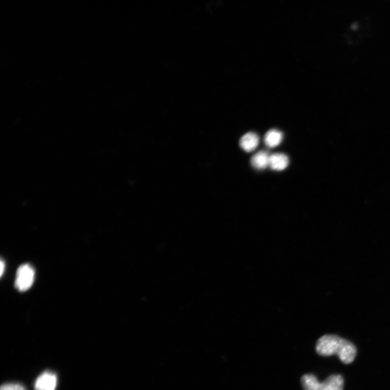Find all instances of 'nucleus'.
<instances>
[{"label": "nucleus", "instance_id": "423d86ee", "mask_svg": "<svg viewBox=\"0 0 390 390\" xmlns=\"http://www.w3.org/2000/svg\"><path fill=\"white\" fill-rule=\"evenodd\" d=\"M289 159L284 154L278 153L270 156L269 166L272 170L282 171L288 167Z\"/></svg>", "mask_w": 390, "mask_h": 390}, {"label": "nucleus", "instance_id": "7ed1b4c3", "mask_svg": "<svg viewBox=\"0 0 390 390\" xmlns=\"http://www.w3.org/2000/svg\"><path fill=\"white\" fill-rule=\"evenodd\" d=\"M35 279V271L29 264H24L19 266L16 272L15 287L20 292L28 290L34 284Z\"/></svg>", "mask_w": 390, "mask_h": 390}, {"label": "nucleus", "instance_id": "1a4fd4ad", "mask_svg": "<svg viewBox=\"0 0 390 390\" xmlns=\"http://www.w3.org/2000/svg\"><path fill=\"white\" fill-rule=\"evenodd\" d=\"M0 390H26V389L19 384L8 383L2 385Z\"/></svg>", "mask_w": 390, "mask_h": 390}, {"label": "nucleus", "instance_id": "20e7f679", "mask_svg": "<svg viewBox=\"0 0 390 390\" xmlns=\"http://www.w3.org/2000/svg\"><path fill=\"white\" fill-rule=\"evenodd\" d=\"M56 375L50 372H45L38 377L34 384L35 390H55L56 386Z\"/></svg>", "mask_w": 390, "mask_h": 390}, {"label": "nucleus", "instance_id": "f257e3e1", "mask_svg": "<svg viewBox=\"0 0 390 390\" xmlns=\"http://www.w3.org/2000/svg\"><path fill=\"white\" fill-rule=\"evenodd\" d=\"M316 352L322 356L336 355L344 364L352 362L356 354L354 344L336 335H324L316 344Z\"/></svg>", "mask_w": 390, "mask_h": 390}, {"label": "nucleus", "instance_id": "39448f33", "mask_svg": "<svg viewBox=\"0 0 390 390\" xmlns=\"http://www.w3.org/2000/svg\"><path fill=\"white\" fill-rule=\"evenodd\" d=\"M259 144V138L254 132H249L243 136L240 140V145L246 152L255 150Z\"/></svg>", "mask_w": 390, "mask_h": 390}, {"label": "nucleus", "instance_id": "6e6552de", "mask_svg": "<svg viewBox=\"0 0 390 390\" xmlns=\"http://www.w3.org/2000/svg\"><path fill=\"white\" fill-rule=\"evenodd\" d=\"M282 133L278 130L272 129L266 133L264 136V143L270 148L278 146L282 142Z\"/></svg>", "mask_w": 390, "mask_h": 390}, {"label": "nucleus", "instance_id": "9d476101", "mask_svg": "<svg viewBox=\"0 0 390 390\" xmlns=\"http://www.w3.org/2000/svg\"><path fill=\"white\" fill-rule=\"evenodd\" d=\"M5 268V264L3 260H1V276H2Z\"/></svg>", "mask_w": 390, "mask_h": 390}, {"label": "nucleus", "instance_id": "f03ea898", "mask_svg": "<svg viewBox=\"0 0 390 390\" xmlns=\"http://www.w3.org/2000/svg\"><path fill=\"white\" fill-rule=\"evenodd\" d=\"M301 383L304 390H343L344 379L340 375H332L320 382L313 374L302 376Z\"/></svg>", "mask_w": 390, "mask_h": 390}, {"label": "nucleus", "instance_id": "0eeeda50", "mask_svg": "<svg viewBox=\"0 0 390 390\" xmlns=\"http://www.w3.org/2000/svg\"><path fill=\"white\" fill-rule=\"evenodd\" d=\"M270 156L268 152H258L251 159L252 166L258 170H263L269 166Z\"/></svg>", "mask_w": 390, "mask_h": 390}]
</instances>
